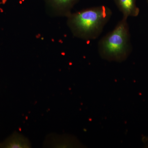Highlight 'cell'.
Returning a JSON list of instances; mask_svg holds the SVG:
<instances>
[{
	"instance_id": "6da1fadb",
	"label": "cell",
	"mask_w": 148,
	"mask_h": 148,
	"mask_svg": "<svg viewBox=\"0 0 148 148\" xmlns=\"http://www.w3.org/2000/svg\"><path fill=\"white\" fill-rule=\"evenodd\" d=\"M112 14L110 9L105 5L85 9L71 13L67 24L75 36L90 40L96 39Z\"/></svg>"
},
{
	"instance_id": "7a4b0ae2",
	"label": "cell",
	"mask_w": 148,
	"mask_h": 148,
	"mask_svg": "<svg viewBox=\"0 0 148 148\" xmlns=\"http://www.w3.org/2000/svg\"><path fill=\"white\" fill-rule=\"evenodd\" d=\"M127 18L123 17L114 29L98 42V52L103 59L121 62L129 56L132 46Z\"/></svg>"
},
{
	"instance_id": "3957f363",
	"label": "cell",
	"mask_w": 148,
	"mask_h": 148,
	"mask_svg": "<svg viewBox=\"0 0 148 148\" xmlns=\"http://www.w3.org/2000/svg\"><path fill=\"white\" fill-rule=\"evenodd\" d=\"M79 0H44L47 5L52 12L59 16H68Z\"/></svg>"
},
{
	"instance_id": "277c9868",
	"label": "cell",
	"mask_w": 148,
	"mask_h": 148,
	"mask_svg": "<svg viewBox=\"0 0 148 148\" xmlns=\"http://www.w3.org/2000/svg\"><path fill=\"white\" fill-rule=\"evenodd\" d=\"M77 143L75 139L72 137L51 134L47 138L45 144L48 147L67 148L79 146Z\"/></svg>"
},
{
	"instance_id": "5b68a950",
	"label": "cell",
	"mask_w": 148,
	"mask_h": 148,
	"mask_svg": "<svg viewBox=\"0 0 148 148\" xmlns=\"http://www.w3.org/2000/svg\"><path fill=\"white\" fill-rule=\"evenodd\" d=\"M116 5L122 13L123 17H136L139 15L140 9L136 4V0H114Z\"/></svg>"
},
{
	"instance_id": "8992f818",
	"label": "cell",
	"mask_w": 148,
	"mask_h": 148,
	"mask_svg": "<svg viewBox=\"0 0 148 148\" xmlns=\"http://www.w3.org/2000/svg\"><path fill=\"white\" fill-rule=\"evenodd\" d=\"M4 147L10 148H29L32 145L28 138L23 135L16 133L6 143Z\"/></svg>"
},
{
	"instance_id": "52a82bcc",
	"label": "cell",
	"mask_w": 148,
	"mask_h": 148,
	"mask_svg": "<svg viewBox=\"0 0 148 148\" xmlns=\"http://www.w3.org/2000/svg\"><path fill=\"white\" fill-rule=\"evenodd\" d=\"M147 3H148V0H147Z\"/></svg>"
}]
</instances>
